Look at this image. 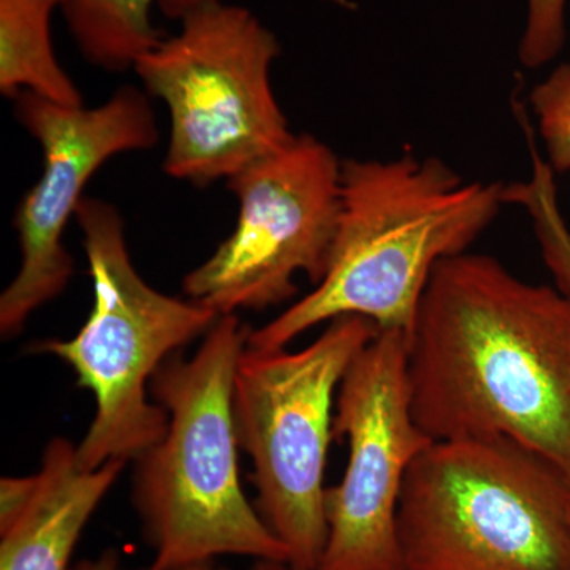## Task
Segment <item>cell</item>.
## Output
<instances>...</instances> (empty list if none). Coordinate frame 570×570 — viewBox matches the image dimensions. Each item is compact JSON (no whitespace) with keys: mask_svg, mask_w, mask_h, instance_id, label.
<instances>
[{"mask_svg":"<svg viewBox=\"0 0 570 570\" xmlns=\"http://www.w3.org/2000/svg\"><path fill=\"white\" fill-rule=\"evenodd\" d=\"M71 570H121V558L115 549H108L94 558L78 561Z\"/></svg>","mask_w":570,"mask_h":570,"instance_id":"obj_17","label":"cell"},{"mask_svg":"<svg viewBox=\"0 0 570 570\" xmlns=\"http://www.w3.org/2000/svg\"><path fill=\"white\" fill-rule=\"evenodd\" d=\"M217 2L223 0H63L61 7L85 58L105 70L121 71L164 40L153 26L154 3L168 18L181 21Z\"/></svg>","mask_w":570,"mask_h":570,"instance_id":"obj_12","label":"cell"},{"mask_svg":"<svg viewBox=\"0 0 570 570\" xmlns=\"http://www.w3.org/2000/svg\"><path fill=\"white\" fill-rule=\"evenodd\" d=\"M13 100L18 121L39 141L43 171L14 217L21 264L0 296L2 336L20 333L69 285L73 258L63 246V230L89 179L111 157L145 151L159 138L151 104L134 86L118 89L97 108L63 107L29 91Z\"/></svg>","mask_w":570,"mask_h":570,"instance_id":"obj_10","label":"cell"},{"mask_svg":"<svg viewBox=\"0 0 570 570\" xmlns=\"http://www.w3.org/2000/svg\"><path fill=\"white\" fill-rule=\"evenodd\" d=\"M412 414L433 441L504 438L570 479V295L490 255L441 262L407 335Z\"/></svg>","mask_w":570,"mask_h":570,"instance_id":"obj_1","label":"cell"},{"mask_svg":"<svg viewBox=\"0 0 570 570\" xmlns=\"http://www.w3.org/2000/svg\"><path fill=\"white\" fill-rule=\"evenodd\" d=\"M531 110L554 174L570 170V62L560 63L530 94Z\"/></svg>","mask_w":570,"mask_h":570,"instance_id":"obj_15","label":"cell"},{"mask_svg":"<svg viewBox=\"0 0 570 570\" xmlns=\"http://www.w3.org/2000/svg\"><path fill=\"white\" fill-rule=\"evenodd\" d=\"M75 217L92 281L91 314L77 335L41 341L37 351L62 360L78 385L92 393L96 412L77 449L81 468L97 469L135 461L163 439L168 414L149 400L154 374L220 316L142 279L115 206L85 197Z\"/></svg>","mask_w":570,"mask_h":570,"instance_id":"obj_5","label":"cell"},{"mask_svg":"<svg viewBox=\"0 0 570 570\" xmlns=\"http://www.w3.org/2000/svg\"><path fill=\"white\" fill-rule=\"evenodd\" d=\"M62 2L0 0V91L9 99L29 91L63 107H82L51 43V14Z\"/></svg>","mask_w":570,"mask_h":570,"instance_id":"obj_13","label":"cell"},{"mask_svg":"<svg viewBox=\"0 0 570 570\" xmlns=\"http://www.w3.org/2000/svg\"><path fill=\"white\" fill-rule=\"evenodd\" d=\"M530 181L505 186V204L523 206L530 214L540 254L554 284L570 295V228L558 202L554 171L532 148Z\"/></svg>","mask_w":570,"mask_h":570,"instance_id":"obj_14","label":"cell"},{"mask_svg":"<svg viewBox=\"0 0 570 570\" xmlns=\"http://www.w3.org/2000/svg\"><path fill=\"white\" fill-rule=\"evenodd\" d=\"M568 0H527V21L519 45V58L528 69L554 61L568 39Z\"/></svg>","mask_w":570,"mask_h":570,"instance_id":"obj_16","label":"cell"},{"mask_svg":"<svg viewBox=\"0 0 570 570\" xmlns=\"http://www.w3.org/2000/svg\"><path fill=\"white\" fill-rule=\"evenodd\" d=\"M333 436L347 464L325 494L328 535L317 570H404L397 509L409 469L433 442L412 414L407 335L379 330L337 390Z\"/></svg>","mask_w":570,"mask_h":570,"instance_id":"obj_9","label":"cell"},{"mask_svg":"<svg viewBox=\"0 0 570 570\" xmlns=\"http://www.w3.org/2000/svg\"><path fill=\"white\" fill-rule=\"evenodd\" d=\"M249 326L225 314L190 358L170 356L151 400L168 414L163 439L135 460L134 504L153 549L145 570H175L219 557L287 564L239 479L234 387Z\"/></svg>","mask_w":570,"mask_h":570,"instance_id":"obj_3","label":"cell"},{"mask_svg":"<svg viewBox=\"0 0 570 570\" xmlns=\"http://www.w3.org/2000/svg\"><path fill=\"white\" fill-rule=\"evenodd\" d=\"M175 570H220L217 569L213 562H205V564H195L187 566V568L175 569ZM254 570H291L287 568V564H283V562H272V561H258V564L255 566Z\"/></svg>","mask_w":570,"mask_h":570,"instance_id":"obj_18","label":"cell"},{"mask_svg":"<svg viewBox=\"0 0 570 570\" xmlns=\"http://www.w3.org/2000/svg\"><path fill=\"white\" fill-rule=\"evenodd\" d=\"M275 33L245 7L217 2L187 14L181 29L134 69L170 115L164 168L205 187L245 170L294 140L273 91Z\"/></svg>","mask_w":570,"mask_h":570,"instance_id":"obj_7","label":"cell"},{"mask_svg":"<svg viewBox=\"0 0 570 570\" xmlns=\"http://www.w3.org/2000/svg\"><path fill=\"white\" fill-rule=\"evenodd\" d=\"M505 204V184L469 183L436 157L344 160L335 245L324 279L281 316L250 330L247 347L287 348L343 316L411 332L441 262L468 253Z\"/></svg>","mask_w":570,"mask_h":570,"instance_id":"obj_2","label":"cell"},{"mask_svg":"<svg viewBox=\"0 0 570 570\" xmlns=\"http://www.w3.org/2000/svg\"><path fill=\"white\" fill-rule=\"evenodd\" d=\"M127 461L81 468L77 444L55 438L39 471L0 483V570H70L82 531Z\"/></svg>","mask_w":570,"mask_h":570,"instance_id":"obj_11","label":"cell"},{"mask_svg":"<svg viewBox=\"0 0 570 570\" xmlns=\"http://www.w3.org/2000/svg\"><path fill=\"white\" fill-rule=\"evenodd\" d=\"M377 332L370 318L343 316L302 351L246 347L239 358L234 387L239 448L253 460L255 509L287 550L291 570L321 564L337 390Z\"/></svg>","mask_w":570,"mask_h":570,"instance_id":"obj_6","label":"cell"},{"mask_svg":"<svg viewBox=\"0 0 570 570\" xmlns=\"http://www.w3.org/2000/svg\"><path fill=\"white\" fill-rule=\"evenodd\" d=\"M404 570H570V479L504 438L433 441L401 491Z\"/></svg>","mask_w":570,"mask_h":570,"instance_id":"obj_4","label":"cell"},{"mask_svg":"<svg viewBox=\"0 0 570 570\" xmlns=\"http://www.w3.org/2000/svg\"><path fill=\"white\" fill-rule=\"evenodd\" d=\"M341 167L332 148L302 134L227 179L238 223L184 276V295L225 316L287 302L298 273L321 283L340 223Z\"/></svg>","mask_w":570,"mask_h":570,"instance_id":"obj_8","label":"cell"}]
</instances>
